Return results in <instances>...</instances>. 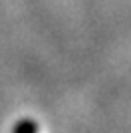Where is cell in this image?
Masks as SVG:
<instances>
[{
  "label": "cell",
  "instance_id": "1",
  "mask_svg": "<svg viewBox=\"0 0 131 133\" xmlns=\"http://www.w3.org/2000/svg\"><path fill=\"white\" fill-rule=\"evenodd\" d=\"M12 133H38V125L32 119H22V121H18L14 125Z\"/></svg>",
  "mask_w": 131,
  "mask_h": 133
}]
</instances>
